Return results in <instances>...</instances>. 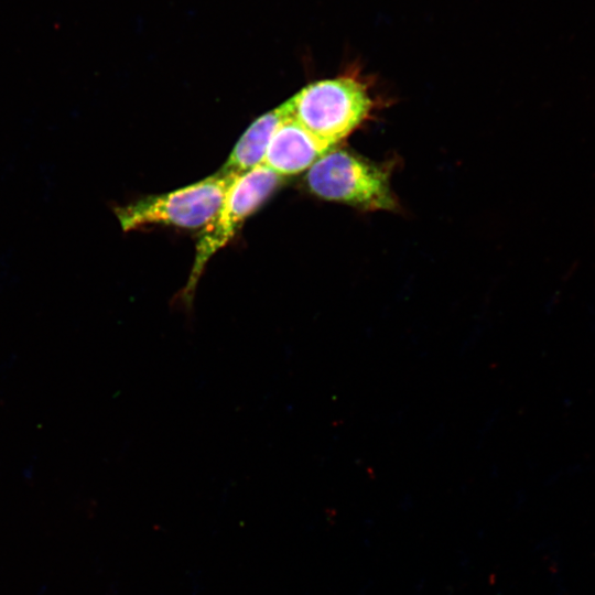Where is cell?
Wrapping results in <instances>:
<instances>
[{
    "label": "cell",
    "mask_w": 595,
    "mask_h": 595,
    "mask_svg": "<svg viewBox=\"0 0 595 595\" xmlns=\"http://www.w3.org/2000/svg\"><path fill=\"white\" fill-rule=\"evenodd\" d=\"M282 176L263 164L239 174L227 191L215 217L204 227L197 239L195 257L187 282L173 298L171 305L193 318L197 283L208 260L225 247L241 224L280 185Z\"/></svg>",
    "instance_id": "1"
},
{
    "label": "cell",
    "mask_w": 595,
    "mask_h": 595,
    "mask_svg": "<svg viewBox=\"0 0 595 595\" xmlns=\"http://www.w3.org/2000/svg\"><path fill=\"white\" fill-rule=\"evenodd\" d=\"M291 100L292 117L329 147L357 129L374 105L367 86L354 74L309 84Z\"/></svg>",
    "instance_id": "2"
},
{
    "label": "cell",
    "mask_w": 595,
    "mask_h": 595,
    "mask_svg": "<svg viewBox=\"0 0 595 595\" xmlns=\"http://www.w3.org/2000/svg\"><path fill=\"white\" fill-rule=\"evenodd\" d=\"M236 176L218 172L183 188L117 206L113 212L123 231L155 224L202 228L217 214Z\"/></svg>",
    "instance_id": "3"
},
{
    "label": "cell",
    "mask_w": 595,
    "mask_h": 595,
    "mask_svg": "<svg viewBox=\"0 0 595 595\" xmlns=\"http://www.w3.org/2000/svg\"><path fill=\"white\" fill-rule=\"evenodd\" d=\"M311 193L365 210H392L389 172L345 150L327 151L307 170Z\"/></svg>",
    "instance_id": "4"
},
{
    "label": "cell",
    "mask_w": 595,
    "mask_h": 595,
    "mask_svg": "<svg viewBox=\"0 0 595 595\" xmlns=\"http://www.w3.org/2000/svg\"><path fill=\"white\" fill-rule=\"evenodd\" d=\"M331 148L291 117L274 132L262 164L282 177L296 175L309 170Z\"/></svg>",
    "instance_id": "5"
},
{
    "label": "cell",
    "mask_w": 595,
    "mask_h": 595,
    "mask_svg": "<svg viewBox=\"0 0 595 595\" xmlns=\"http://www.w3.org/2000/svg\"><path fill=\"white\" fill-rule=\"evenodd\" d=\"M292 108L290 98L255 120L238 140L219 173L239 175L261 165L274 132L292 117Z\"/></svg>",
    "instance_id": "6"
}]
</instances>
